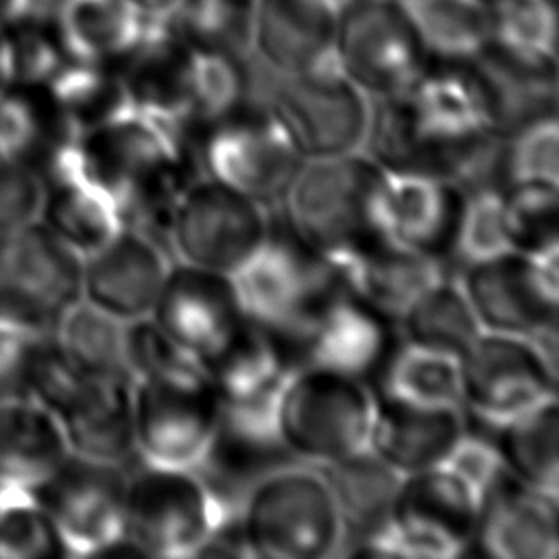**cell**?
<instances>
[{
  "label": "cell",
  "instance_id": "obj_1",
  "mask_svg": "<svg viewBox=\"0 0 559 559\" xmlns=\"http://www.w3.org/2000/svg\"><path fill=\"white\" fill-rule=\"evenodd\" d=\"M76 166L114 199L122 227L170 251L175 205L201 175L194 146L179 129L129 107L76 138Z\"/></svg>",
  "mask_w": 559,
  "mask_h": 559
},
{
  "label": "cell",
  "instance_id": "obj_2",
  "mask_svg": "<svg viewBox=\"0 0 559 559\" xmlns=\"http://www.w3.org/2000/svg\"><path fill=\"white\" fill-rule=\"evenodd\" d=\"M391 177L365 153L304 162L277 216L336 271L386 236Z\"/></svg>",
  "mask_w": 559,
  "mask_h": 559
},
{
  "label": "cell",
  "instance_id": "obj_3",
  "mask_svg": "<svg viewBox=\"0 0 559 559\" xmlns=\"http://www.w3.org/2000/svg\"><path fill=\"white\" fill-rule=\"evenodd\" d=\"M504 144L491 131L435 116L402 92L371 100L362 151L389 177L445 179L472 192L507 183Z\"/></svg>",
  "mask_w": 559,
  "mask_h": 559
},
{
  "label": "cell",
  "instance_id": "obj_4",
  "mask_svg": "<svg viewBox=\"0 0 559 559\" xmlns=\"http://www.w3.org/2000/svg\"><path fill=\"white\" fill-rule=\"evenodd\" d=\"M238 522L251 557L325 559L341 548L336 504L314 465L290 463L260 478Z\"/></svg>",
  "mask_w": 559,
  "mask_h": 559
},
{
  "label": "cell",
  "instance_id": "obj_5",
  "mask_svg": "<svg viewBox=\"0 0 559 559\" xmlns=\"http://www.w3.org/2000/svg\"><path fill=\"white\" fill-rule=\"evenodd\" d=\"M371 417V384L317 365L295 367L275 404L284 448L314 467L367 448Z\"/></svg>",
  "mask_w": 559,
  "mask_h": 559
},
{
  "label": "cell",
  "instance_id": "obj_6",
  "mask_svg": "<svg viewBox=\"0 0 559 559\" xmlns=\"http://www.w3.org/2000/svg\"><path fill=\"white\" fill-rule=\"evenodd\" d=\"M201 175L275 207L304 164L266 98L249 96L192 138Z\"/></svg>",
  "mask_w": 559,
  "mask_h": 559
},
{
  "label": "cell",
  "instance_id": "obj_7",
  "mask_svg": "<svg viewBox=\"0 0 559 559\" xmlns=\"http://www.w3.org/2000/svg\"><path fill=\"white\" fill-rule=\"evenodd\" d=\"M227 515L192 467L135 459L127 467L122 535L138 555L194 557Z\"/></svg>",
  "mask_w": 559,
  "mask_h": 559
},
{
  "label": "cell",
  "instance_id": "obj_8",
  "mask_svg": "<svg viewBox=\"0 0 559 559\" xmlns=\"http://www.w3.org/2000/svg\"><path fill=\"white\" fill-rule=\"evenodd\" d=\"M557 332L518 336L480 332L456 358L461 408L483 421L557 397Z\"/></svg>",
  "mask_w": 559,
  "mask_h": 559
},
{
  "label": "cell",
  "instance_id": "obj_9",
  "mask_svg": "<svg viewBox=\"0 0 559 559\" xmlns=\"http://www.w3.org/2000/svg\"><path fill=\"white\" fill-rule=\"evenodd\" d=\"M83 258L41 223L0 231V323L33 336L55 332L83 299Z\"/></svg>",
  "mask_w": 559,
  "mask_h": 559
},
{
  "label": "cell",
  "instance_id": "obj_10",
  "mask_svg": "<svg viewBox=\"0 0 559 559\" xmlns=\"http://www.w3.org/2000/svg\"><path fill=\"white\" fill-rule=\"evenodd\" d=\"M273 207L199 175L179 197L170 221L175 260L234 275L269 238Z\"/></svg>",
  "mask_w": 559,
  "mask_h": 559
},
{
  "label": "cell",
  "instance_id": "obj_11",
  "mask_svg": "<svg viewBox=\"0 0 559 559\" xmlns=\"http://www.w3.org/2000/svg\"><path fill=\"white\" fill-rule=\"evenodd\" d=\"M131 413L138 459L194 467L210 448L223 404L201 367L131 380Z\"/></svg>",
  "mask_w": 559,
  "mask_h": 559
},
{
  "label": "cell",
  "instance_id": "obj_12",
  "mask_svg": "<svg viewBox=\"0 0 559 559\" xmlns=\"http://www.w3.org/2000/svg\"><path fill=\"white\" fill-rule=\"evenodd\" d=\"M245 314L273 328L286 341L341 284L338 271L310 251L273 212L266 242L231 275Z\"/></svg>",
  "mask_w": 559,
  "mask_h": 559
},
{
  "label": "cell",
  "instance_id": "obj_13",
  "mask_svg": "<svg viewBox=\"0 0 559 559\" xmlns=\"http://www.w3.org/2000/svg\"><path fill=\"white\" fill-rule=\"evenodd\" d=\"M127 465L70 452L31 493L59 531L68 557L131 548L124 528Z\"/></svg>",
  "mask_w": 559,
  "mask_h": 559
},
{
  "label": "cell",
  "instance_id": "obj_14",
  "mask_svg": "<svg viewBox=\"0 0 559 559\" xmlns=\"http://www.w3.org/2000/svg\"><path fill=\"white\" fill-rule=\"evenodd\" d=\"M266 100L304 162L362 151L371 98L341 68L282 76Z\"/></svg>",
  "mask_w": 559,
  "mask_h": 559
},
{
  "label": "cell",
  "instance_id": "obj_15",
  "mask_svg": "<svg viewBox=\"0 0 559 559\" xmlns=\"http://www.w3.org/2000/svg\"><path fill=\"white\" fill-rule=\"evenodd\" d=\"M454 273L485 332L518 336L557 332L559 258L539 260L504 249L463 262Z\"/></svg>",
  "mask_w": 559,
  "mask_h": 559
},
{
  "label": "cell",
  "instance_id": "obj_16",
  "mask_svg": "<svg viewBox=\"0 0 559 559\" xmlns=\"http://www.w3.org/2000/svg\"><path fill=\"white\" fill-rule=\"evenodd\" d=\"M336 57L371 100L402 94L430 61L395 0H356L338 20Z\"/></svg>",
  "mask_w": 559,
  "mask_h": 559
},
{
  "label": "cell",
  "instance_id": "obj_17",
  "mask_svg": "<svg viewBox=\"0 0 559 559\" xmlns=\"http://www.w3.org/2000/svg\"><path fill=\"white\" fill-rule=\"evenodd\" d=\"M288 343L297 367H328L373 386L400 343V332L391 319L341 282L314 306Z\"/></svg>",
  "mask_w": 559,
  "mask_h": 559
},
{
  "label": "cell",
  "instance_id": "obj_18",
  "mask_svg": "<svg viewBox=\"0 0 559 559\" xmlns=\"http://www.w3.org/2000/svg\"><path fill=\"white\" fill-rule=\"evenodd\" d=\"M478 509L480 496L437 465L400 478L389 524L406 557L448 559L472 550Z\"/></svg>",
  "mask_w": 559,
  "mask_h": 559
},
{
  "label": "cell",
  "instance_id": "obj_19",
  "mask_svg": "<svg viewBox=\"0 0 559 559\" xmlns=\"http://www.w3.org/2000/svg\"><path fill=\"white\" fill-rule=\"evenodd\" d=\"M197 360L223 408H275L297 367L290 343L251 317Z\"/></svg>",
  "mask_w": 559,
  "mask_h": 559
},
{
  "label": "cell",
  "instance_id": "obj_20",
  "mask_svg": "<svg viewBox=\"0 0 559 559\" xmlns=\"http://www.w3.org/2000/svg\"><path fill=\"white\" fill-rule=\"evenodd\" d=\"M148 317L199 358L247 314L231 275L173 260Z\"/></svg>",
  "mask_w": 559,
  "mask_h": 559
},
{
  "label": "cell",
  "instance_id": "obj_21",
  "mask_svg": "<svg viewBox=\"0 0 559 559\" xmlns=\"http://www.w3.org/2000/svg\"><path fill=\"white\" fill-rule=\"evenodd\" d=\"M170 262L166 247L138 229L122 227L105 247L83 258L81 295L122 323L146 317Z\"/></svg>",
  "mask_w": 559,
  "mask_h": 559
},
{
  "label": "cell",
  "instance_id": "obj_22",
  "mask_svg": "<svg viewBox=\"0 0 559 559\" xmlns=\"http://www.w3.org/2000/svg\"><path fill=\"white\" fill-rule=\"evenodd\" d=\"M55 15L66 57L116 68L173 35L170 20L142 0H59Z\"/></svg>",
  "mask_w": 559,
  "mask_h": 559
},
{
  "label": "cell",
  "instance_id": "obj_23",
  "mask_svg": "<svg viewBox=\"0 0 559 559\" xmlns=\"http://www.w3.org/2000/svg\"><path fill=\"white\" fill-rule=\"evenodd\" d=\"M472 548L493 559H555L557 498L518 483L502 469L480 493Z\"/></svg>",
  "mask_w": 559,
  "mask_h": 559
},
{
  "label": "cell",
  "instance_id": "obj_24",
  "mask_svg": "<svg viewBox=\"0 0 559 559\" xmlns=\"http://www.w3.org/2000/svg\"><path fill=\"white\" fill-rule=\"evenodd\" d=\"M465 432V411L400 400L373 389L367 448L400 476L443 465Z\"/></svg>",
  "mask_w": 559,
  "mask_h": 559
},
{
  "label": "cell",
  "instance_id": "obj_25",
  "mask_svg": "<svg viewBox=\"0 0 559 559\" xmlns=\"http://www.w3.org/2000/svg\"><path fill=\"white\" fill-rule=\"evenodd\" d=\"M465 203L467 192L454 181L391 177L386 236L454 271Z\"/></svg>",
  "mask_w": 559,
  "mask_h": 559
},
{
  "label": "cell",
  "instance_id": "obj_26",
  "mask_svg": "<svg viewBox=\"0 0 559 559\" xmlns=\"http://www.w3.org/2000/svg\"><path fill=\"white\" fill-rule=\"evenodd\" d=\"M37 223L81 258L105 247L120 229L122 216L114 199L90 181L76 166L74 153L44 177Z\"/></svg>",
  "mask_w": 559,
  "mask_h": 559
},
{
  "label": "cell",
  "instance_id": "obj_27",
  "mask_svg": "<svg viewBox=\"0 0 559 559\" xmlns=\"http://www.w3.org/2000/svg\"><path fill=\"white\" fill-rule=\"evenodd\" d=\"M57 419L74 454L127 467L138 459L129 380L90 378Z\"/></svg>",
  "mask_w": 559,
  "mask_h": 559
},
{
  "label": "cell",
  "instance_id": "obj_28",
  "mask_svg": "<svg viewBox=\"0 0 559 559\" xmlns=\"http://www.w3.org/2000/svg\"><path fill=\"white\" fill-rule=\"evenodd\" d=\"M491 37L480 61L557 87L555 0H493Z\"/></svg>",
  "mask_w": 559,
  "mask_h": 559
},
{
  "label": "cell",
  "instance_id": "obj_29",
  "mask_svg": "<svg viewBox=\"0 0 559 559\" xmlns=\"http://www.w3.org/2000/svg\"><path fill=\"white\" fill-rule=\"evenodd\" d=\"M445 273L454 271L391 236L373 242L338 269L343 286L395 325L402 312Z\"/></svg>",
  "mask_w": 559,
  "mask_h": 559
},
{
  "label": "cell",
  "instance_id": "obj_30",
  "mask_svg": "<svg viewBox=\"0 0 559 559\" xmlns=\"http://www.w3.org/2000/svg\"><path fill=\"white\" fill-rule=\"evenodd\" d=\"M76 138L44 85L0 87V157L22 162L44 177L72 155Z\"/></svg>",
  "mask_w": 559,
  "mask_h": 559
},
{
  "label": "cell",
  "instance_id": "obj_31",
  "mask_svg": "<svg viewBox=\"0 0 559 559\" xmlns=\"http://www.w3.org/2000/svg\"><path fill=\"white\" fill-rule=\"evenodd\" d=\"M341 520V548L347 555L362 539L389 526L391 502L400 474L369 448L356 450L332 463L317 465Z\"/></svg>",
  "mask_w": 559,
  "mask_h": 559
},
{
  "label": "cell",
  "instance_id": "obj_32",
  "mask_svg": "<svg viewBox=\"0 0 559 559\" xmlns=\"http://www.w3.org/2000/svg\"><path fill=\"white\" fill-rule=\"evenodd\" d=\"M68 454L55 413L28 395L0 400V485L31 491Z\"/></svg>",
  "mask_w": 559,
  "mask_h": 559
},
{
  "label": "cell",
  "instance_id": "obj_33",
  "mask_svg": "<svg viewBox=\"0 0 559 559\" xmlns=\"http://www.w3.org/2000/svg\"><path fill=\"white\" fill-rule=\"evenodd\" d=\"M483 426L491 439L502 469L511 478L535 491L557 498V397H548L522 413L498 421H483Z\"/></svg>",
  "mask_w": 559,
  "mask_h": 559
},
{
  "label": "cell",
  "instance_id": "obj_34",
  "mask_svg": "<svg viewBox=\"0 0 559 559\" xmlns=\"http://www.w3.org/2000/svg\"><path fill=\"white\" fill-rule=\"evenodd\" d=\"M428 59L476 61L489 46V0H395Z\"/></svg>",
  "mask_w": 559,
  "mask_h": 559
},
{
  "label": "cell",
  "instance_id": "obj_35",
  "mask_svg": "<svg viewBox=\"0 0 559 559\" xmlns=\"http://www.w3.org/2000/svg\"><path fill=\"white\" fill-rule=\"evenodd\" d=\"M397 332L408 345L459 358L483 328L456 273H445L402 312Z\"/></svg>",
  "mask_w": 559,
  "mask_h": 559
},
{
  "label": "cell",
  "instance_id": "obj_36",
  "mask_svg": "<svg viewBox=\"0 0 559 559\" xmlns=\"http://www.w3.org/2000/svg\"><path fill=\"white\" fill-rule=\"evenodd\" d=\"M44 87L76 135L129 109L122 72L116 66L68 57Z\"/></svg>",
  "mask_w": 559,
  "mask_h": 559
},
{
  "label": "cell",
  "instance_id": "obj_37",
  "mask_svg": "<svg viewBox=\"0 0 559 559\" xmlns=\"http://www.w3.org/2000/svg\"><path fill=\"white\" fill-rule=\"evenodd\" d=\"M507 249L559 258V181L511 179L500 188Z\"/></svg>",
  "mask_w": 559,
  "mask_h": 559
},
{
  "label": "cell",
  "instance_id": "obj_38",
  "mask_svg": "<svg viewBox=\"0 0 559 559\" xmlns=\"http://www.w3.org/2000/svg\"><path fill=\"white\" fill-rule=\"evenodd\" d=\"M52 336L85 376L131 382L124 365V323L120 319L81 299L63 314Z\"/></svg>",
  "mask_w": 559,
  "mask_h": 559
},
{
  "label": "cell",
  "instance_id": "obj_39",
  "mask_svg": "<svg viewBox=\"0 0 559 559\" xmlns=\"http://www.w3.org/2000/svg\"><path fill=\"white\" fill-rule=\"evenodd\" d=\"M258 13L260 0H181L170 28L186 44L245 57L255 41Z\"/></svg>",
  "mask_w": 559,
  "mask_h": 559
},
{
  "label": "cell",
  "instance_id": "obj_40",
  "mask_svg": "<svg viewBox=\"0 0 559 559\" xmlns=\"http://www.w3.org/2000/svg\"><path fill=\"white\" fill-rule=\"evenodd\" d=\"M373 389L417 404L461 406L459 362L448 354L408 345L400 338Z\"/></svg>",
  "mask_w": 559,
  "mask_h": 559
},
{
  "label": "cell",
  "instance_id": "obj_41",
  "mask_svg": "<svg viewBox=\"0 0 559 559\" xmlns=\"http://www.w3.org/2000/svg\"><path fill=\"white\" fill-rule=\"evenodd\" d=\"M68 557L52 520L28 489H0V559Z\"/></svg>",
  "mask_w": 559,
  "mask_h": 559
},
{
  "label": "cell",
  "instance_id": "obj_42",
  "mask_svg": "<svg viewBox=\"0 0 559 559\" xmlns=\"http://www.w3.org/2000/svg\"><path fill=\"white\" fill-rule=\"evenodd\" d=\"M124 365L131 380H142L194 369L199 360L146 314L124 323Z\"/></svg>",
  "mask_w": 559,
  "mask_h": 559
},
{
  "label": "cell",
  "instance_id": "obj_43",
  "mask_svg": "<svg viewBox=\"0 0 559 559\" xmlns=\"http://www.w3.org/2000/svg\"><path fill=\"white\" fill-rule=\"evenodd\" d=\"M504 170L511 179L559 181V122L557 116L537 120L504 144Z\"/></svg>",
  "mask_w": 559,
  "mask_h": 559
},
{
  "label": "cell",
  "instance_id": "obj_44",
  "mask_svg": "<svg viewBox=\"0 0 559 559\" xmlns=\"http://www.w3.org/2000/svg\"><path fill=\"white\" fill-rule=\"evenodd\" d=\"M507 249L500 188H480L467 192L456 266L463 262L496 255ZM456 271V269H454Z\"/></svg>",
  "mask_w": 559,
  "mask_h": 559
},
{
  "label": "cell",
  "instance_id": "obj_45",
  "mask_svg": "<svg viewBox=\"0 0 559 559\" xmlns=\"http://www.w3.org/2000/svg\"><path fill=\"white\" fill-rule=\"evenodd\" d=\"M44 181L22 162L0 157V231L26 227L37 221Z\"/></svg>",
  "mask_w": 559,
  "mask_h": 559
},
{
  "label": "cell",
  "instance_id": "obj_46",
  "mask_svg": "<svg viewBox=\"0 0 559 559\" xmlns=\"http://www.w3.org/2000/svg\"><path fill=\"white\" fill-rule=\"evenodd\" d=\"M463 478L478 496L502 474L500 459L480 419L465 413V432L443 463Z\"/></svg>",
  "mask_w": 559,
  "mask_h": 559
},
{
  "label": "cell",
  "instance_id": "obj_47",
  "mask_svg": "<svg viewBox=\"0 0 559 559\" xmlns=\"http://www.w3.org/2000/svg\"><path fill=\"white\" fill-rule=\"evenodd\" d=\"M9 50H11L9 83H20V85H44L68 59L59 41H52L41 33H22L15 39L9 37Z\"/></svg>",
  "mask_w": 559,
  "mask_h": 559
},
{
  "label": "cell",
  "instance_id": "obj_48",
  "mask_svg": "<svg viewBox=\"0 0 559 559\" xmlns=\"http://www.w3.org/2000/svg\"><path fill=\"white\" fill-rule=\"evenodd\" d=\"M37 336L0 323V400L28 395V371Z\"/></svg>",
  "mask_w": 559,
  "mask_h": 559
},
{
  "label": "cell",
  "instance_id": "obj_49",
  "mask_svg": "<svg viewBox=\"0 0 559 559\" xmlns=\"http://www.w3.org/2000/svg\"><path fill=\"white\" fill-rule=\"evenodd\" d=\"M312 15L325 17L330 22H336L347 13V9L356 2V0H286Z\"/></svg>",
  "mask_w": 559,
  "mask_h": 559
},
{
  "label": "cell",
  "instance_id": "obj_50",
  "mask_svg": "<svg viewBox=\"0 0 559 559\" xmlns=\"http://www.w3.org/2000/svg\"><path fill=\"white\" fill-rule=\"evenodd\" d=\"M33 20L31 0H0V26L22 24Z\"/></svg>",
  "mask_w": 559,
  "mask_h": 559
},
{
  "label": "cell",
  "instance_id": "obj_51",
  "mask_svg": "<svg viewBox=\"0 0 559 559\" xmlns=\"http://www.w3.org/2000/svg\"><path fill=\"white\" fill-rule=\"evenodd\" d=\"M2 28V26H0ZM11 81V50L9 37L0 33V87Z\"/></svg>",
  "mask_w": 559,
  "mask_h": 559
},
{
  "label": "cell",
  "instance_id": "obj_52",
  "mask_svg": "<svg viewBox=\"0 0 559 559\" xmlns=\"http://www.w3.org/2000/svg\"><path fill=\"white\" fill-rule=\"evenodd\" d=\"M151 11H155V13H159V15H164V17H168L170 20V15L175 13V9L179 7V2L181 0H142Z\"/></svg>",
  "mask_w": 559,
  "mask_h": 559
},
{
  "label": "cell",
  "instance_id": "obj_53",
  "mask_svg": "<svg viewBox=\"0 0 559 559\" xmlns=\"http://www.w3.org/2000/svg\"><path fill=\"white\" fill-rule=\"evenodd\" d=\"M0 489H2V485H0Z\"/></svg>",
  "mask_w": 559,
  "mask_h": 559
},
{
  "label": "cell",
  "instance_id": "obj_54",
  "mask_svg": "<svg viewBox=\"0 0 559 559\" xmlns=\"http://www.w3.org/2000/svg\"><path fill=\"white\" fill-rule=\"evenodd\" d=\"M489 2H493V0H489Z\"/></svg>",
  "mask_w": 559,
  "mask_h": 559
}]
</instances>
